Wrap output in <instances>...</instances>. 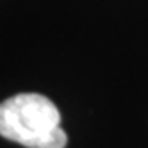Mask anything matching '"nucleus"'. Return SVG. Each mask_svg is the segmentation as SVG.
<instances>
[{
    "label": "nucleus",
    "instance_id": "1",
    "mask_svg": "<svg viewBox=\"0 0 148 148\" xmlns=\"http://www.w3.org/2000/svg\"><path fill=\"white\" fill-rule=\"evenodd\" d=\"M0 136L27 148H64L68 137L50 98L20 93L0 103Z\"/></svg>",
    "mask_w": 148,
    "mask_h": 148
}]
</instances>
